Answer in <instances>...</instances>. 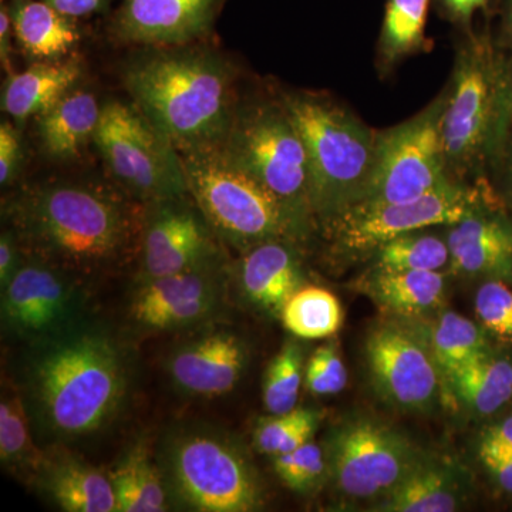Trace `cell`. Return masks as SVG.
<instances>
[{"label":"cell","mask_w":512,"mask_h":512,"mask_svg":"<svg viewBox=\"0 0 512 512\" xmlns=\"http://www.w3.org/2000/svg\"><path fill=\"white\" fill-rule=\"evenodd\" d=\"M18 241L19 239L12 229L2 232V237H0V286L2 289L12 281L19 269Z\"/></svg>","instance_id":"obj_40"},{"label":"cell","mask_w":512,"mask_h":512,"mask_svg":"<svg viewBox=\"0 0 512 512\" xmlns=\"http://www.w3.org/2000/svg\"><path fill=\"white\" fill-rule=\"evenodd\" d=\"M185 197L150 204L143 238L146 279L215 264L217 247L211 237L214 232L201 211L192 210Z\"/></svg>","instance_id":"obj_14"},{"label":"cell","mask_w":512,"mask_h":512,"mask_svg":"<svg viewBox=\"0 0 512 512\" xmlns=\"http://www.w3.org/2000/svg\"><path fill=\"white\" fill-rule=\"evenodd\" d=\"M446 103L443 96L419 116L377 136L375 167L359 204L414 200L450 180L441 134Z\"/></svg>","instance_id":"obj_10"},{"label":"cell","mask_w":512,"mask_h":512,"mask_svg":"<svg viewBox=\"0 0 512 512\" xmlns=\"http://www.w3.org/2000/svg\"><path fill=\"white\" fill-rule=\"evenodd\" d=\"M480 450L512 453V416L484 431Z\"/></svg>","instance_id":"obj_42"},{"label":"cell","mask_w":512,"mask_h":512,"mask_svg":"<svg viewBox=\"0 0 512 512\" xmlns=\"http://www.w3.org/2000/svg\"><path fill=\"white\" fill-rule=\"evenodd\" d=\"M302 382V348L296 342L285 343L266 369L262 392L266 412L284 414L296 409Z\"/></svg>","instance_id":"obj_35"},{"label":"cell","mask_w":512,"mask_h":512,"mask_svg":"<svg viewBox=\"0 0 512 512\" xmlns=\"http://www.w3.org/2000/svg\"><path fill=\"white\" fill-rule=\"evenodd\" d=\"M93 143L114 180L137 200L156 204L188 195L177 150L136 104L104 103Z\"/></svg>","instance_id":"obj_8"},{"label":"cell","mask_w":512,"mask_h":512,"mask_svg":"<svg viewBox=\"0 0 512 512\" xmlns=\"http://www.w3.org/2000/svg\"><path fill=\"white\" fill-rule=\"evenodd\" d=\"M325 454L333 484L352 500H382L424 458L402 433L370 417L336 427Z\"/></svg>","instance_id":"obj_11"},{"label":"cell","mask_w":512,"mask_h":512,"mask_svg":"<svg viewBox=\"0 0 512 512\" xmlns=\"http://www.w3.org/2000/svg\"><path fill=\"white\" fill-rule=\"evenodd\" d=\"M245 296L259 308L281 312L302 286L298 258L285 241H268L248 249L239 266Z\"/></svg>","instance_id":"obj_23"},{"label":"cell","mask_w":512,"mask_h":512,"mask_svg":"<svg viewBox=\"0 0 512 512\" xmlns=\"http://www.w3.org/2000/svg\"><path fill=\"white\" fill-rule=\"evenodd\" d=\"M463 501L460 477L447 464L426 458L377 503L383 512H451Z\"/></svg>","instance_id":"obj_24"},{"label":"cell","mask_w":512,"mask_h":512,"mask_svg":"<svg viewBox=\"0 0 512 512\" xmlns=\"http://www.w3.org/2000/svg\"><path fill=\"white\" fill-rule=\"evenodd\" d=\"M10 16L20 49L39 62L64 59L79 43L80 33L72 18L46 2L19 0Z\"/></svg>","instance_id":"obj_25"},{"label":"cell","mask_w":512,"mask_h":512,"mask_svg":"<svg viewBox=\"0 0 512 512\" xmlns=\"http://www.w3.org/2000/svg\"><path fill=\"white\" fill-rule=\"evenodd\" d=\"M74 309L72 286L42 259L20 265L2 289L3 322L23 336L62 332Z\"/></svg>","instance_id":"obj_15"},{"label":"cell","mask_w":512,"mask_h":512,"mask_svg":"<svg viewBox=\"0 0 512 512\" xmlns=\"http://www.w3.org/2000/svg\"><path fill=\"white\" fill-rule=\"evenodd\" d=\"M5 211L33 254L72 271L94 272L119 261L136 232L126 202L99 185H36L16 194Z\"/></svg>","instance_id":"obj_1"},{"label":"cell","mask_w":512,"mask_h":512,"mask_svg":"<svg viewBox=\"0 0 512 512\" xmlns=\"http://www.w3.org/2000/svg\"><path fill=\"white\" fill-rule=\"evenodd\" d=\"M429 345L440 375L446 380L468 362L490 350L483 329L456 312L444 313L434 323Z\"/></svg>","instance_id":"obj_30"},{"label":"cell","mask_w":512,"mask_h":512,"mask_svg":"<svg viewBox=\"0 0 512 512\" xmlns=\"http://www.w3.org/2000/svg\"><path fill=\"white\" fill-rule=\"evenodd\" d=\"M12 36L13 32L12 16L5 6L0 10V60H2L3 70L6 73L13 74L15 70L12 67Z\"/></svg>","instance_id":"obj_44"},{"label":"cell","mask_w":512,"mask_h":512,"mask_svg":"<svg viewBox=\"0 0 512 512\" xmlns=\"http://www.w3.org/2000/svg\"><path fill=\"white\" fill-rule=\"evenodd\" d=\"M37 484L67 512H114L116 494L109 476L67 453L43 456L37 468Z\"/></svg>","instance_id":"obj_20"},{"label":"cell","mask_w":512,"mask_h":512,"mask_svg":"<svg viewBox=\"0 0 512 512\" xmlns=\"http://www.w3.org/2000/svg\"><path fill=\"white\" fill-rule=\"evenodd\" d=\"M476 192L453 181L414 200L355 205L330 220L336 241L345 251H372L407 232L434 225H454L477 210Z\"/></svg>","instance_id":"obj_12"},{"label":"cell","mask_w":512,"mask_h":512,"mask_svg":"<svg viewBox=\"0 0 512 512\" xmlns=\"http://www.w3.org/2000/svg\"><path fill=\"white\" fill-rule=\"evenodd\" d=\"M124 84L177 151L224 143L237 111L232 69L210 52L158 50L134 60Z\"/></svg>","instance_id":"obj_3"},{"label":"cell","mask_w":512,"mask_h":512,"mask_svg":"<svg viewBox=\"0 0 512 512\" xmlns=\"http://www.w3.org/2000/svg\"><path fill=\"white\" fill-rule=\"evenodd\" d=\"M365 350L372 382L387 403L407 412H426L436 403L441 375L426 333L383 322L367 336Z\"/></svg>","instance_id":"obj_13"},{"label":"cell","mask_w":512,"mask_h":512,"mask_svg":"<svg viewBox=\"0 0 512 512\" xmlns=\"http://www.w3.org/2000/svg\"><path fill=\"white\" fill-rule=\"evenodd\" d=\"M366 288L383 311L402 318H417L443 303L446 279L440 271L376 268Z\"/></svg>","instance_id":"obj_26"},{"label":"cell","mask_w":512,"mask_h":512,"mask_svg":"<svg viewBox=\"0 0 512 512\" xmlns=\"http://www.w3.org/2000/svg\"><path fill=\"white\" fill-rule=\"evenodd\" d=\"M289 333L299 339H325L336 335L343 322L339 299L320 286H301L281 311Z\"/></svg>","instance_id":"obj_29"},{"label":"cell","mask_w":512,"mask_h":512,"mask_svg":"<svg viewBox=\"0 0 512 512\" xmlns=\"http://www.w3.org/2000/svg\"><path fill=\"white\" fill-rule=\"evenodd\" d=\"M511 64V97H512V62H510Z\"/></svg>","instance_id":"obj_48"},{"label":"cell","mask_w":512,"mask_h":512,"mask_svg":"<svg viewBox=\"0 0 512 512\" xmlns=\"http://www.w3.org/2000/svg\"><path fill=\"white\" fill-rule=\"evenodd\" d=\"M248 352L231 332H214L180 346L168 360V373L181 392L221 397L232 392L245 372Z\"/></svg>","instance_id":"obj_18"},{"label":"cell","mask_w":512,"mask_h":512,"mask_svg":"<svg viewBox=\"0 0 512 512\" xmlns=\"http://www.w3.org/2000/svg\"><path fill=\"white\" fill-rule=\"evenodd\" d=\"M43 2L72 19L92 15L106 5V0H43Z\"/></svg>","instance_id":"obj_43"},{"label":"cell","mask_w":512,"mask_h":512,"mask_svg":"<svg viewBox=\"0 0 512 512\" xmlns=\"http://www.w3.org/2000/svg\"><path fill=\"white\" fill-rule=\"evenodd\" d=\"M274 468L286 487L296 493H309L325 477L328 463L322 447L308 441L291 453L275 456Z\"/></svg>","instance_id":"obj_36"},{"label":"cell","mask_w":512,"mask_h":512,"mask_svg":"<svg viewBox=\"0 0 512 512\" xmlns=\"http://www.w3.org/2000/svg\"><path fill=\"white\" fill-rule=\"evenodd\" d=\"M103 106L92 92L74 87L55 106L35 117L43 153L52 160H72L94 140Z\"/></svg>","instance_id":"obj_22"},{"label":"cell","mask_w":512,"mask_h":512,"mask_svg":"<svg viewBox=\"0 0 512 512\" xmlns=\"http://www.w3.org/2000/svg\"><path fill=\"white\" fill-rule=\"evenodd\" d=\"M222 147L279 200L308 218L312 212L308 154L284 103L235 111Z\"/></svg>","instance_id":"obj_9"},{"label":"cell","mask_w":512,"mask_h":512,"mask_svg":"<svg viewBox=\"0 0 512 512\" xmlns=\"http://www.w3.org/2000/svg\"><path fill=\"white\" fill-rule=\"evenodd\" d=\"M0 460L12 470L35 474L43 460L30 437L28 416L19 394H3L0 402Z\"/></svg>","instance_id":"obj_33"},{"label":"cell","mask_w":512,"mask_h":512,"mask_svg":"<svg viewBox=\"0 0 512 512\" xmlns=\"http://www.w3.org/2000/svg\"><path fill=\"white\" fill-rule=\"evenodd\" d=\"M224 0H123L114 20L121 42L184 47L210 30Z\"/></svg>","instance_id":"obj_16"},{"label":"cell","mask_w":512,"mask_h":512,"mask_svg":"<svg viewBox=\"0 0 512 512\" xmlns=\"http://www.w3.org/2000/svg\"><path fill=\"white\" fill-rule=\"evenodd\" d=\"M282 103L305 143L312 212L333 220L362 201L379 134L315 94H285Z\"/></svg>","instance_id":"obj_5"},{"label":"cell","mask_w":512,"mask_h":512,"mask_svg":"<svg viewBox=\"0 0 512 512\" xmlns=\"http://www.w3.org/2000/svg\"><path fill=\"white\" fill-rule=\"evenodd\" d=\"M23 160L22 137L18 124L5 120L0 124V184L6 187L18 177Z\"/></svg>","instance_id":"obj_39"},{"label":"cell","mask_w":512,"mask_h":512,"mask_svg":"<svg viewBox=\"0 0 512 512\" xmlns=\"http://www.w3.org/2000/svg\"><path fill=\"white\" fill-rule=\"evenodd\" d=\"M448 15L460 23H470L477 10L487 9L490 0H441Z\"/></svg>","instance_id":"obj_45"},{"label":"cell","mask_w":512,"mask_h":512,"mask_svg":"<svg viewBox=\"0 0 512 512\" xmlns=\"http://www.w3.org/2000/svg\"><path fill=\"white\" fill-rule=\"evenodd\" d=\"M305 383L309 392L316 396H330L345 389L348 370L336 343H328L315 350L306 366Z\"/></svg>","instance_id":"obj_38"},{"label":"cell","mask_w":512,"mask_h":512,"mask_svg":"<svg viewBox=\"0 0 512 512\" xmlns=\"http://www.w3.org/2000/svg\"><path fill=\"white\" fill-rule=\"evenodd\" d=\"M508 174H510V180L512 183V138L510 146H508Z\"/></svg>","instance_id":"obj_47"},{"label":"cell","mask_w":512,"mask_h":512,"mask_svg":"<svg viewBox=\"0 0 512 512\" xmlns=\"http://www.w3.org/2000/svg\"><path fill=\"white\" fill-rule=\"evenodd\" d=\"M218 302L220 286L210 265L146 279L134 295L130 313L143 328L178 329L210 316Z\"/></svg>","instance_id":"obj_17"},{"label":"cell","mask_w":512,"mask_h":512,"mask_svg":"<svg viewBox=\"0 0 512 512\" xmlns=\"http://www.w3.org/2000/svg\"><path fill=\"white\" fill-rule=\"evenodd\" d=\"M476 313L485 330L512 342V289L503 279L493 278L480 286Z\"/></svg>","instance_id":"obj_37"},{"label":"cell","mask_w":512,"mask_h":512,"mask_svg":"<svg viewBox=\"0 0 512 512\" xmlns=\"http://www.w3.org/2000/svg\"><path fill=\"white\" fill-rule=\"evenodd\" d=\"M379 269L440 271L451 261L447 241L434 235L407 232L376 249Z\"/></svg>","instance_id":"obj_32"},{"label":"cell","mask_w":512,"mask_h":512,"mask_svg":"<svg viewBox=\"0 0 512 512\" xmlns=\"http://www.w3.org/2000/svg\"><path fill=\"white\" fill-rule=\"evenodd\" d=\"M512 123L511 64L487 35L473 36L457 60L444 110L447 165L474 167L503 150Z\"/></svg>","instance_id":"obj_6"},{"label":"cell","mask_w":512,"mask_h":512,"mask_svg":"<svg viewBox=\"0 0 512 512\" xmlns=\"http://www.w3.org/2000/svg\"><path fill=\"white\" fill-rule=\"evenodd\" d=\"M430 0H389L384 16L380 52L394 63L417 52L424 42Z\"/></svg>","instance_id":"obj_31"},{"label":"cell","mask_w":512,"mask_h":512,"mask_svg":"<svg viewBox=\"0 0 512 512\" xmlns=\"http://www.w3.org/2000/svg\"><path fill=\"white\" fill-rule=\"evenodd\" d=\"M505 18H507V30L508 33H510L512 40V0H508L507 13H505Z\"/></svg>","instance_id":"obj_46"},{"label":"cell","mask_w":512,"mask_h":512,"mask_svg":"<svg viewBox=\"0 0 512 512\" xmlns=\"http://www.w3.org/2000/svg\"><path fill=\"white\" fill-rule=\"evenodd\" d=\"M171 500L191 511L251 512L264 504L258 473L241 444L222 431L184 427L158 454Z\"/></svg>","instance_id":"obj_7"},{"label":"cell","mask_w":512,"mask_h":512,"mask_svg":"<svg viewBox=\"0 0 512 512\" xmlns=\"http://www.w3.org/2000/svg\"><path fill=\"white\" fill-rule=\"evenodd\" d=\"M451 266L458 274L512 279V224L500 215L471 212L451 225Z\"/></svg>","instance_id":"obj_19"},{"label":"cell","mask_w":512,"mask_h":512,"mask_svg":"<svg viewBox=\"0 0 512 512\" xmlns=\"http://www.w3.org/2000/svg\"><path fill=\"white\" fill-rule=\"evenodd\" d=\"M83 67L77 59L37 62L22 73L9 74L2 90V110L15 120L26 123L77 87Z\"/></svg>","instance_id":"obj_21"},{"label":"cell","mask_w":512,"mask_h":512,"mask_svg":"<svg viewBox=\"0 0 512 512\" xmlns=\"http://www.w3.org/2000/svg\"><path fill=\"white\" fill-rule=\"evenodd\" d=\"M28 384L49 433L60 439L87 436L119 412L127 389L126 360L101 330H64L35 350Z\"/></svg>","instance_id":"obj_2"},{"label":"cell","mask_w":512,"mask_h":512,"mask_svg":"<svg viewBox=\"0 0 512 512\" xmlns=\"http://www.w3.org/2000/svg\"><path fill=\"white\" fill-rule=\"evenodd\" d=\"M109 477L116 494V512L168 510L167 485L160 467L151 461L146 444L131 447Z\"/></svg>","instance_id":"obj_28"},{"label":"cell","mask_w":512,"mask_h":512,"mask_svg":"<svg viewBox=\"0 0 512 512\" xmlns=\"http://www.w3.org/2000/svg\"><path fill=\"white\" fill-rule=\"evenodd\" d=\"M471 412L490 416L512 399V360L487 350L447 380Z\"/></svg>","instance_id":"obj_27"},{"label":"cell","mask_w":512,"mask_h":512,"mask_svg":"<svg viewBox=\"0 0 512 512\" xmlns=\"http://www.w3.org/2000/svg\"><path fill=\"white\" fill-rule=\"evenodd\" d=\"M177 153L188 195L222 241L248 251L268 241L291 242L305 231L306 218L235 163L222 144Z\"/></svg>","instance_id":"obj_4"},{"label":"cell","mask_w":512,"mask_h":512,"mask_svg":"<svg viewBox=\"0 0 512 512\" xmlns=\"http://www.w3.org/2000/svg\"><path fill=\"white\" fill-rule=\"evenodd\" d=\"M319 420L320 414L316 410L302 407L284 414H272L256 424L254 446L259 453L274 457L291 453L311 441Z\"/></svg>","instance_id":"obj_34"},{"label":"cell","mask_w":512,"mask_h":512,"mask_svg":"<svg viewBox=\"0 0 512 512\" xmlns=\"http://www.w3.org/2000/svg\"><path fill=\"white\" fill-rule=\"evenodd\" d=\"M480 460L495 483L512 494V453L480 450Z\"/></svg>","instance_id":"obj_41"}]
</instances>
